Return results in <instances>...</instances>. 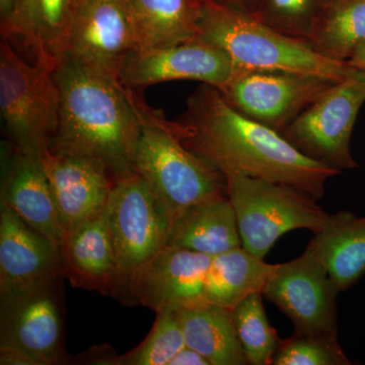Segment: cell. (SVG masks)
<instances>
[{
	"label": "cell",
	"instance_id": "obj_1",
	"mask_svg": "<svg viewBox=\"0 0 365 365\" xmlns=\"http://www.w3.org/2000/svg\"><path fill=\"white\" fill-rule=\"evenodd\" d=\"M173 122L182 144L225 178L287 185L317 201L327 181L341 174L300 153L280 132L237 111L213 86H199Z\"/></svg>",
	"mask_w": 365,
	"mask_h": 365
},
{
	"label": "cell",
	"instance_id": "obj_2",
	"mask_svg": "<svg viewBox=\"0 0 365 365\" xmlns=\"http://www.w3.org/2000/svg\"><path fill=\"white\" fill-rule=\"evenodd\" d=\"M53 76L60 93L59 123L49 150L102 163L115 180L134 172L141 133L134 90L68 57Z\"/></svg>",
	"mask_w": 365,
	"mask_h": 365
},
{
	"label": "cell",
	"instance_id": "obj_3",
	"mask_svg": "<svg viewBox=\"0 0 365 365\" xmlns=\"http://www.w3.org/2000/svg\"><path fill=\"white\" fill-rule=\"evenodd\" d=\"M199 38L227 53L235 68L294 72L340 81L360 71L329 59L306 41L273 30L253 16L213 0H203Z\"/></svg>",
	"mask_w": 365,
	"mask_h": 365
},
{
	"label": "cell",
	"instance_id": "obj_4",
	"mask_svg": "<svg viewBox=\"0 0 365 365\" xmlns=\"http://www.w3.org/2000/svg\"><path fill=\"white\" fill-rule=\"evenodd\" d=\"M134 101L141 123L134 172L160 197L170 220L192 204L227 197V178L182 144L174 122L135 91Z\"/></svg>",
	"mask_w": 365,
	"mask_h": 365
},
{
	"label": "cell",
	"instance_id": "obj_5",
	"mask_svg": "<svg viewBox=\"0 0 365 365\" xmlns=\"http://www.w3.org/2000/svg\"><path fill=\"white\" fill-rule=\"evenodd\" d=\"M60 93L53 72L29 62L11 41L0 44V113L9 143L42 157L49 150L59 123Z\"/></svg>",
	"mask_w": 365,
	"mask_h": 365
},
{
	"label": "cell",
	"instance_id": "obj_6",
	"mask_svg": "<svg viewBox=\"0 0 365 365\" xmlns=\"http://www.w3.org/2000/svg\"><path fill=\"white\" fill-rule=\"evenodd\" d=\"M107 216L116 256L112 297L130 306L134 275L167 246L170 213L150 185L132 172L115 181Z\"/></svg>",
	"mask_w": 365,
	"mask_h": 365
},
{
	"label": "cell",
	"instance_id": "obj_7",
	"mask_svg": "<svg viewBox=\"0 0 365 365\" xmlns=\"http://www.w3.org/2000/svg\"><path fill=\"white\" fill-rule=\"evenodd\" d=\"M227 196L235 209L242 247L265 259L283 235L294 230L317 234L330 215L311 196L287 185L228 176Z\"/></svg>",
	"mask_w": 365,
	"mask_h": 365
},
{
	"label": "cell",
	"instance_id": "obj_8",
	"mask_svg": "<svg viewBox=\"0 0 365 365\" xmlns=\"http://www.w3.org/2000/svg\"><path fill=\"white\" fill-rule=\"evenodd\" d=\"M365 103V72L337 81L290 122L281 135L300 153L339 170L359 168L350 151L355 122Z\"/></svg>",
	"mask_w": 365,
	"mask_h": 365
},
{
	"label": "cell",
	"instance_id": "obj_9",
	"mask_svg": "<svg viewBox=\"0 0 365 365\" xmlns=\"http://www.w3.org/2000/svg\"><path fill=\"white\" fill-rule=\"evenodd\" d=\"M340 290L309 249L294 260L275 264L262 294L294 326V333L338 340Z\"/></svg>",
	"mask_w": 365,
	"mask_h": 365
},
{
	"label": "cell",
	"instance_id": "obj_10",
	"mask_svg": "<svg viewBox=\"0 0 365 365\" xmlns=\"http://www.w3.org/2000/svg\"><path fill=\"white\" fill-rule=\"evenodd\" d=\"M62 279L0 299V349L20 350L38 365L74 364L64 349Z\"/></svg>",
	"mask_w": 365,
	"mask_h": 365
},
{
	"label": "cell",
	"instance_id": "obj_11",
	"mask_svg": "<svg viewBox=\"0 0 365 365\" xmlns=\"http://www.w3.org/2000/svg\"><path fill=\"white\" fill-rule=\"evenodd\" d=\"M335 83L312 74L235 68L218 90L237 111L280 132Z\"/></svg>",
	"mask_w": 365,
	"mask_h": 365
},
{
	"label": "cell",
	"instance_id": "obj_12",
	"mask_svg": "<svg viewBox=\"0 0 365 365\" xmlns=\"http://www.w3.org/2000/svg\"><path fill=\"white\" fill-rule=\"evenodd\" d=\"M136 50L125 0H76L66 57L119 79Z\"/></svg>",
	"mask_w": 365,
	"mask_h": 365
},
{
	"label": "cell",
	"instance_id": "obj_13",
	"mask_svg": "<svg viewBox=\"0 0 365 365\" xmlns=\"http://www.w3.org/2000/svg\"><path fill=\"white\" fill-rule=\"evenodd\" d=\"M234 69L227 53L197 38L132 53L119 72V81L132 90L178 79H193L218 88L227 83Z\"/></svg>",
	"mask_w": 365,
	"mask_h": 365
},
{
	"label": "cell",
	"instance_id": "obj_14",
	"mask_svg": "<svg viewBox=\"0 0 365 365\" xmlns=\"http://www.w3.org/2000/svg\"><path fill=\"white\" fill-rule=\"evenodd\" d=\"M212 257L186 249L165 247L137 271L132 279V306L155 313L167 307L203 304Z\"/></svg>",
	"mask_w": 365,
	"mask_h": 365
},
{
	"label": "cell",
	"instance_id": "obj_15",
	"mask_svg": "<svg viewBox=\"0 0 365 365\" xmlns=\"http://www.w3.org/2000/svg\"><path fill=\"white\" fill-rule=\"evenodd\" d=\"M0 204L61 250L64 230L39 155L23 153L9 143L2 148Z\"/></svg>",
	"mask_w": 365,
	"mask_h": 365
},
{
	"label": "cell",
	"instance_id": "obj_16",
	"mask_svg": "<svg viewBox=\"0 0 365 365\" xmlns=\"http://www.w3.org/2000/svg\"><path fill=\"white\" fill-rule=\"evenodd\" d=\"M58 278L61 250L0 204V299Z\"/></svg>",
	"mask_w": 365,
	"mask_h": 365
},
{
	"label": "cell",
	"instance_id": "obj_17",
	"mask_svg": "<svg viewBox=\"0 0 365 365\" xmlns=\"http://www.w3.org/2000/svg\"><path fill=\"white\" fill-rule=\"evenodd\" d=\"M41 160L54 193L64 237L105 210L116 180L102 163L50 150Z\"/></svg>",
	"mask_w": 365,
	"mask_h": 365
},
{
	"label": "cell",
	"instance_id": "obj_18",
	"mask_svg": "<svg viewBox=\"0 0 365 365\" xmlns=\"http://www.w3.org/2000/svg\"><path fill=\"white\" fill-rule=\"evenodd\" d=\"M63 277L72 287L112 297L116 277V256L107 207L64 237L61 246Z\"/></svg>",
	"mask_w": 365,
	"mask_h": 365
},
{
	"label": "cell",
	"instance_id": "obj_19",
	"mask_svg": "<svg viewBox=\"0 0 365 365\" xmlns=\"http://www.w3.org/2000/svg\"><path fill=\"white\" fill-rule=\"evenodd\" d=\"M76 0H18L6 37L19 41L35 63L54 71L66 56Z\"/></svg>",
	"mask_w": 365,
	"mask_h": 365
},
{
	"label": "cell",
	"instance_id": "obj_20",
	"mask_svg": "<svg viewBox=\"0 0 365 365\" xmlns=\"http://www.w3.org/2000/svg\"><path fill=\"white\" fill-rule=\"evenodd\" d=\"M165 247L211 257L242 247L237 216L228 196L192 204L173 216Z\"/></svg>",
	"mask_w": 365,
	"mask_h": 365
},
{
	"label": "cell",
	"instance_id": "obj_21",
	"mask_svg": "<svg viewBox=\"0 0 365 365\" xmlns=\"http://www.w3.org/2000/svg\"><path fill=\"white\" fill-rule=\"evenodd\" d=\"M136 51L182 44L199 38L203 0H125Z\"/></svg>",
	"mask_w": 365,
	"mask_h": 365
},
{
	"label": "cell",
	"instance_id": "obj_22",
	"mask_svg": "<svg viewBox=\"0 0 365 365\" xmlns=\"http://www.w3.org/2000/svg\"><path fill=\"white\" fill-rule=\"evenodd\" d=\"M341 292L365 274V216L349 211L331 215L323 230L307 245Z\"/></svg>",
	"mask_w": 365,
	"mask_h": 365
},
{
	"label": "cell",
	"instance_id": "obj_23",
	"mask_svg": "<svg viewBox=\"0 0 365 365\" xmlns=\"http://www.w3.org/2000/svg\"><path fill=\"white\" fill-rule=\"evenodd\" d=\"M185 343L211 365L248 364L232 318V309L211 304L175 307Z\"/></svg>",
	"mask_w": 365,
	"mask_h": 365
},
{
	"label": "cell",
	"instance_id": "obj_24",
	"mask_svg": "<svg viewBox=\"0 0 365 365\" xmlns=\"http://www.w3.org/2000/svg\"><path fill=\"white\" fill-rule=\"evenodd\" d=\"M274 266L242 247L212 257L203 304L234 309L250 294L262 292Z\"/></svg>",
	"mask_w": 365,
	"mask_h": 365
},
{
	"label": "cell",
	"instance_id": "obj_25",
	"mask_svg": "<svg viewBox=\"0 0 365 365\" xmlns=\"http://www.w3.org/2000/svg\"><path fill=\"white\" fill-rule=\"evenodd\" d=\"M306 42L327 58L347 61L365 42V0H332Z\"/></svg>",
	"mask_w": 365,
	"mask_h": 365
},
{
	"label": "cell",
	"instance_id": "obj_26",
	"mask_svg": "<svg viewBox=\"0 0 365 365\" xmlns=\"http://www.w3.org/2000/svg\"><path fill=\"white\" fill-rule=\"evenodd\" d=\"M232 318L248 364H272L281 339L269 323L262 292L241 300L232 309Z\"/></svg>",
	"mask_w": 365,
	"mask_h": 365
},
{
	"label": "cell",
	"instance_id": "obj_27",
	"mask_svg": "<svg viewBox=\"0 0 365 365\" xmlns=\"http://www.w3.org/2000/svg\"><path fill=\"white\" fill-rule=\"evenodd\" d=\"M186 346L175 307L157 313L148 337L135 349L122 355L110 348L102 365H169L173 357Z\"/></svg>",
	"mask_w": 365,
	"mask_h": 365
},
{
	"label": "cell",
	"instance_id": "obj_28",
	"mask_svg": "<svg viewBox=\"0 0 365 365\" xmlns=\"http://www.w3.org/2000/svg\"><path fill=\"white\" fill-rule=\"evenodd\" d=\"M274 365H350L338 340L294 334L281 340Z\"/></svg>",
	"mask_w": 365,
	"mask_h": 365
},
{
	"label": "cell",
	"instance_id": "obj_29",
	"mask_svg": "<svg viewBox=\"0 0 365 365\" xmlns=\"http://www.w3.org/2000/svg\"><path fill=\"white\" fill-rule=\"evenodd\" d=\"M252 16L277 32L307 41L319 14L316 0H266V9Z\"/></svg>",
	"mask_w": 365,
	"mask_h": 365
},
{
	"label": "cell",
	"instance_id": "obj_30",
	"mask_svg": "<svg viewBox=\"0 0 365 365\" xmlns=\"http://www.w3.org/2000/svg\"><path fill=\"white\" fill-rule=\"evenodd\" d=\"M169 365H211L209 360L193 348L185 346L173 357Z\"/></svg>",
	"mask_w": 365,
	"mask_h": 365
},
{
	"label": "cell",
	"instance_id": "obj_31",
	"mask_svg": "<svg viewBox=\"0 0 365 365\" xmlns=\"http://www.w3.org/2000/svg\"><path fill=\"white\" fill-rule=\"evenodd\" d=\"M18 0H0V14H1V37H6L13 25Z\"/></svg>",
	"mask_w": 365,
	"mask_h": 365
},
{
	"label": "cell",
	"instance_id": "obj_32",
	"mask_svg": "<svg viewBox=\"0 0 365 365\" xmlns=\"http://www.w3.org/2000/svg\"><path fill=\"white\" fill-rule=\"evenodd\" d=\"M346 62L350 66L354 67V68L359 69L360 71L365 72V42L355 50L351 57Z\"/></svg>",
	"mask_w": 365,
	"mask_h": 365
},
{
	"label": "cell",
	"instance_id": "obj_33",
	"mask_svg": "<svg viewBox=\"0 0 365 365\" xmlns=\"http://www.w3.org/2000/svg\"><path fill=\"white\" fill-rule=\"evenodd\" d=\"M237 1H239L240 4H250V2L253 1V0H237Z\"/></svg>",
	"mask_w": 365,
	"mask_h": 365
}]
</instances>
